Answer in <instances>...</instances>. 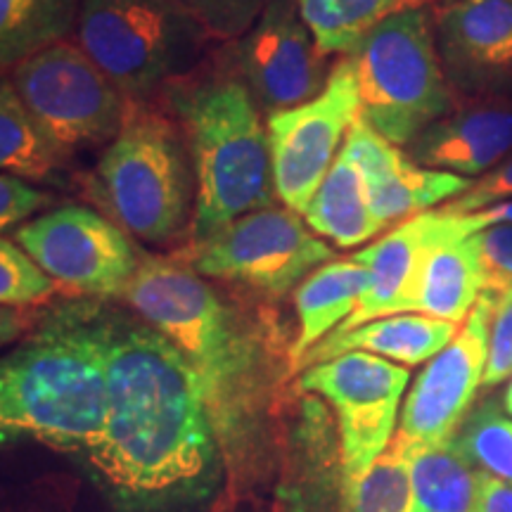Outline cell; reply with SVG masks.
I'll use <instances>...</instances> for the list:
<instances>
[{"mask_svg": "<svg viewBox=\"0 0 512 512\" xmlns=\"http://www.w3.org/2000/svg\"><path fill=\"white\" fill-rule=\"evenodd\" d=\"M110 219L145 245H169L195 211V176L183 133L155 112L131 110L93 171Z\"/></svg>", "mask_w": 512, "mask_h": 512, "instance_id": "cell-5", "label": "cell"}, {"mask_svg": "<svg viewBox=\"0 0 512 512\" xmlns=\"http://www.w3.org/2000/svg\"><path fill=\"white\" fill-rule=\"evenodd\" d=\"M456 439L479 470L512 484V418L494 403L472 413Z\"/></svg>", "mask_w": 512, "mask_h": 512, "instance_id": "cell-28", "label": "cell"}, {"mask_svg": "<svg viewBox=\"0 0 512 512\" xmlns=\"http://www.w3.org/2000/svg\"><path fill=\"white\" fill-rule=\"evenodd\" d=\"M411 373L387 358L349 351L304 368L302 389L323 396L337 415L344 482L351 486L387 451Z\"/></svg>", "mask_w": 512, "mask_h": 512, "instance_id": "cell-11", "label": "cell"}, {"mask_svg": "<svg viewBox=\"0 0 512 512\" xmlns=\"http://www.w3.org/2000/svg\"><path fill=\"white\" fill-rule=\"evenodd\" d=\"M505 411H508L510 418H512V377H510V384H508V392H505Z\"/></svg>", "mask_w": 512, "mask_h": 512, "instance_id": "cell-37", "label": "cell"}, {"mask_svg": "<svg viewBox=\"0 0 512 512\" xmlns=\"http://www.w3.org/2000/svg\"><path fill=\"white\" fill-rule=\"evenodd\" d=\"M344 147L361 166L370 211L380 228L399 226L413 216L432 211L439 202L456 200L472 185L470 178L413 162L401 147L387 143L361 117L349 128Z\"/></svg>", "mask_w": 512, "mask_h": 512, "instance_id": "cell-15", "label": "cell"}, {"mask_svg": "<svg viewBox=\"0 0 512 512\" xmlns=\"http://www.w3.org/2000/svg\"><path fill=\"white\" fill-rule=\"evenodd\" d=\"M102 335L105 422L88 460L131 512L200 501L223 463L188 361L136 313L102 306Z\"/></svg>", "mask_w": 512, "mask_h": 512, "instance_id": "cell-1", "label": "cell"}, {"mask_svg": "<svg viewBox=\"0 0 512 512\" xmlns=\"http://www.w3.org/2000/svg\"><path fill=\"white\" fill-rule=\"evenodd\" d=\"M304 221L313 233L332 240L337 247H358L382 230L370 211L361 166L344 145L306 207Z\"/></svg>", "mask_w": 512, "mask_h": 512, "instance_id": "cell-23", "label": "cell"}, {"mask_svg": "<svg viewBox=\"0 0 512 512\" xmlns=\"http://www.w3.org/2000/svg\"><path fill=\"white\" fill-rule=\"evenodd\" d=\"M10 79L38 128L67 159L110 145L131 117V102L79 43H55L17 64Z\"/></svg>", "mask_w": 512, "mask_h": 512, "instance_id": "cell-8", "label": "cell"}, {"mask_svg": "<svg viewBox=\"0 0 512 512\" xmlns=\"http://www.w3.org/2000/svg\"><path fill=\"white\" fill-rule=\"evenodd\" d=\"M366 287L368 271L351 256L316 268L294 290L299 332L290 349L292 370H297L299 361L356 311Z\"/></svg>", "mask_w": 512, "mask_h": 512, "instance_id": "cell-21", "label": "cell"}, {"mask_svg": "<svg viewBox=\"0 0 512 512\" xmlns=\"http://www.w3.org/2000/svg\"><path fill=\"white\" fill-rule=\"evenodd\" d=\"M323 55H349L384 19L425 10L434 0H294Z\"/></svg>", "mask_w": 512, "mask_h": 512, "instance_id": "cell-26", "label": "cell"}, {"mask_svg": "<svg viewBox=\"0 0 512 512\" xmlns=\"http://www.w3.org/2000/svg\"><path fill=\"white\" fill-rule=\"evenodd\" d=\"M512 155V105L460 107L434 121L411 143V159L463 178L486 174Z\"/></svg>", "mask_w": 512, "mask_h": 512, "instance_id": "cell-18", "label": "cell"}, {"mask_svg": "<svg viewBox=\"0 0 512 512\" xmlns=\"http://www.w3.org/2000/svg\"><path fill=\"white\" fill-rule=\"evenodd\" d=\"M446 230L448 214L444 209H432L399 223L382 240L356 252L354 259L368 271V287L356 311L335 332H349L370 320L411 313L422 261Z\"/></svg>", "mask_w": 512, "mask_h": 512, "instance_id": "cell-17", "label": "cell"}, {"mask_svg": "<svg viewBox=\"0 0 512 512\" xmlns=\"http://www.w3.org/2000/svg\"><path fill=\"white\" fill-rule=\"evenodd\" d=\"M399 441L408 456L415 510L475 512L486 472L472 463L456 437L439 444Z\"/></svg>", "mask_w": 512, "mask_h": 512, "instance_id": "cell-22", "label": "cell"}, {"mask_svg": "<svg viewBox=\"0 0 512 512\" xmlns=\"http://www.w3.org/2000/svg\"><path fill=\"white\" fill-rule=\"evenodd\" d=\"M465 240L482 275V292L491 297L512 292V226H489Z\"/></svg>", "mask_w": 512, "mask_h": 512, "instance_id": "cell-31", "label": "cell"}, {"mask_svg": "<svg viewBox=\"0 0 512 512\" xmlns=\"http://www.w3.org/2000/svg\"><path fill=\"white\" fill-rule=\"evenodd\" d=\"M494 297L482 294L458 335L415 377L401 408L396 437L406 444H439L453 439L467 415L489 361Z\"/></svg>", "mask_w": 512, "mask_h": 512, "instance_id": "cell-14", "label": "cell"}, {"mask_svg": "<svg viewBox=\"0 0 512 512\" xmlns=\"http://www.w3.org/2000/svg\"><path fill=\"white\" fill-rule=\"evenodd\" d=\"M456 335V323L422 316V313H399V316L370 320L349 332H332L299 361L297 370L349 351H363L401 366H418L432 361Z\"/></svg>", "mask_w": 512, "mask_h": 512, "instance_id": "cell-19", "label": "cell"}, {"mask_svg": "<svg viewBox=\"0 0 512 512\" xmlns=\"http://www.w3.org/2000/svg\"><path fill=\"white\" fill-rule=\"evenodd\" d=\"M169 88L195 176L190 245H200L240 216L273 207L271 147L240 76L216 72Z\"/></svg>", "mask_w": 512, "mask_h": 512, "instance_id": "cell-4", "label": "cell"}, {"mask_svg": "<svg viewBox=\"0 0 512 512\" xmlns=\"http://www.w3.org/2000/svg\"><path fill=\"white\" fill-rule=\"evenodd\" d=\"M434 38L448 79L463 91L512 81V0H446Z\"/></svg>", "mask_w": 512, "mask_h": 512, "instance_id": "cell-16", "label": "cell"}, {"mask_svg": "<svg viewBox=\"0 0 512 512\" xmlns=\"http://www.w3.org/2000/svg\"><path fill=\"white\" fill-rule=\"evenodd\" d=\"M69 159L38 128L10 74H0V174L22 181H57Z\"/></svg>", "mask_w": 512, "mask_h": 512, "instance_id": "cell-24", "label": "cell"}, {"mask_svg": "<svg viewBox=\"0 0 512 512\" xmlns=\"http://www.w3.org/2000/svg\"><path fill=\"white\" fill-rule=\"evenodd\" d=\"M512 202V155L505 157L501 164H496L494 169L486 171L479 181H472L463 195L456 200L446 202L444 211L456 216L475 214V211L496 207V204Z\"/></svg>", "mask_w": 512, "mask_h": 512, "instance_id": "cell-33", "label": "cell"}, {"mask_svg": "<svg viewBox=\"0 0 512 512\" xmlns=\"http://www.w3.org/2000/svg\"><path fill=\"white\" fill-rule=\"evenodd\" d=\"M349 512H413V484L406 448L392 439L363 477L347 486Z\"/></svg>", "mask_w": 512, "mask_h": 512, "instance_id": "cell-27", "label": "cell"}, {"mask_svg": "<svg viewBox=\"0 0 512 512\" xmlns=\"http://www.w3.org/2000/svg\"><path fill=\"white\" fill-rule=\"evenodd\" d=\"M475 512H512V484L484 475Z\"/></svg>", "mask_w": 512, "mask_h": 512, "instance_id": "cell-36", "label": "cell"}, {"mask_svg": "<svg viewBox=\"0 0 512 512\" xmlns=\"http://www.w3.org/2000/svg\"><path fill=\"white\" fill-rule=\"evenodd\" d=\"M60 292L15 240L0 235V306L36 309Z\"/></svg>", "mask_w": 512, "mask_h": 512, "instance_id": "cell-29", "label": "cell"}, {"mask_svg": "<svg viewBox=\"0 0 512 512\" xmlns=\"http://www.w3.org/2000/svg\"><path fill=\"white\" fill-rule=\"evenodd\" d=\"M211 38L238 41L271 0H174Z\"/></svg>", "mask_w": 512, "mask_h": 512, "instance_id": "cell-30", "label": "cell"}, {"mask_svg": "<svg viewBox=\"0 0 512 512\" xmlns=\"http://www.w3.org/2000/svg\"><path fill=\"white\" fill-rule=\"evenodd\" d=\"M344 57L354 69L358 117L387 143L411 145L451 112V88L427 8L384 19Z\"/></svg>", "mask_w": 512, "mask_h": 512, "instance_id": "cell-6", "label": "cell"}, {"mask_svg": "<svg viewBox=\"0 0 512 512\" xmlns=\"http://www.w3.org/2000/svg\"><path fill=\"white\" fill-rule=\"evenodd\" d=\"M358 114V88L347 57L335 64L316 98L292 110L268 114L273 188L283 207L304 216Z\"/></svg>", "mask_w": 512, "mask_h": 512, "instance_id": "cell-12", "label": "cell"}, {"mask_svg": "<svg viewBox=\"0 0 512 512\" xmlns=\"http://www.w3.org/2000/svg\"><path fill=\"white\" fill-rule=\"evenodd\" d=\"M209 38L174 0H81L76 19L79 48L131 105L192 72Z\"/></svg>", "mask_w": 512, "mask_h": 512, "instance_id": "cell-7", "label": "cell"}, {"mask_svg": "<svg viewBox=\"0 0 512 512\" xmlns=\"http://www.w3.org/2000/svg\"><path fill=\"white\" fill-rule=\"evenodd\" d=\"M121 299L188 361L230 486L256 482L278 384L259 328L190 266L159 256H143Z\"/></svg>", "mask_w": 512, "mask_h": 512, "instance_id": "cell-2", "label": "cell"}, {"mask_svg": "<svg viewBox=\"0 0 512 512\" xmlns=\"http://www.w3.org/2000/svg\"><path fill=\"white\" fill-rule=\"evenodd\" d=\"M233 60L266 114L313 100L330 76L294 0H271L252 29L233 41Z\"/></svg>", "mask_w": 512, "mask_h": 512, "instance_id": "cell-13", "label": "cell"}, {"mask_svg": "<svg viewBox=\"0 0 512 512\" xmlns=\"http://www.w3.org/2000/svg\"><path fill=\"white\" fill-rule=\"evenodd\" d=\"M512 377V292L494 297L489 330V361H486L484 387H496Z\"/></svg>", "mask_w": 512, "mask_h": 512, "instance_id": "cell-34", "label": "cell"}, {"mask_svg": "<svg viewBox=\"0 0 512 512\" xmlns=\"http://www.w3.org/2000/svg\"><path fill=\"white\" fill-rule=\"evenodd\" d=\"M482 294V275L475 256L467 247V240L458 233L456 216L448 214V230L434 242L422 261L411 313L458 325L460 320L465 323Z\"/></svg>", "mask_w": 512, "mask_h": 512, "instance_id": "cell-20", "label": "cell"}, {"mask_svg": "<svg viewBox=\"0 0 512 512\" xmlns=\"http://www.w3.org/2000/svg\"><path fill=\"white\" fill-rule=\"evenodd\" d=\"M332 259V249L297 211L273 204L240 216L200 245H190L185 266L202 278L283 297Z\"/></svg>", "mask_w": 512, "mask_h": 512, "instance_id": "cell-9", "label": "cell"}, {"mask_svg": "<svg viewBox=\"0 0 512 512\" xmlns=\"http://www.w3.org/2000/svg\"><path fill=\"white\" fill-rule=\"evenodd\" d=\"M15 242L57 285L91 299H121L143 254L131 235L95 209H48L15 230Z\"/></svg>", "mask_w": 512, "mask_h": 512, "instance_id": "cell-10", "label": "cell"}, {"mask_svg": "<svg viewBox=\"0 0 512 512\" xmlns=\"http://www.w3.org/2000/svg\"><path fill=\"white\" fill-rule=\"evenodd\" d=\"M81 0H0V74L67 41Z\"/></svg>", "mask_w": 512, "mask_h": 512, "instance_id": "cell-25", "label": "cell"}, {"mask_svg": "<svg viewBox=\"0 0 512 512\" xmlns=\"http://www.w3.org/2000/svg\"><path fill=\"white\" fill-rule=\"evenodd\" d=\"M413 512H420V510H413Z\"/></svg>", "mask_w": 512, "mask_h": 512, "instance_id": "cell-38", "label": "cell"}, {"mask_svg": "<svg viewBox=\"0 0 512 512\" xmlns=\"http://www.w3.org/2000/svg\"><path fill=\"white\" fill-rule=\"evenodd\" d=\"M55 197L17 176L0 174V233L19 228L22 223L53 209Z\"/></svg>", "mask_w": 512, "mask_h": 512, "instance_id": "cell-32", "label": "cell"}, {"mask_svg": "<svg viewBox=\"0 0 512 512\" xmlns=\"http://www.w3.org/2000/svg\"><path fill=\"white\" fill-rule=\"evenodd\" d=\"M105 422L102 304H62L0 351V446L86 453Z\"/></svg>", "mask_w": 512, "mask_h": 512, "instance_id": "cell-3", "label": "cell"}, {"mask_svg": "<svg viewBox=\"0 0 512 512\" xmlns=\"http://www.w3.org/2000/svg\"><path fill=\"white\" fill-rule=\"evenodd\" d=\"M43 313L36 309H8L0 306V351L15 347L41 323Z\"/></svg>", "mask_w": 512, "mask_h": 512, "instance_id": "cell-35", "label": "cell"}]
</instances>
